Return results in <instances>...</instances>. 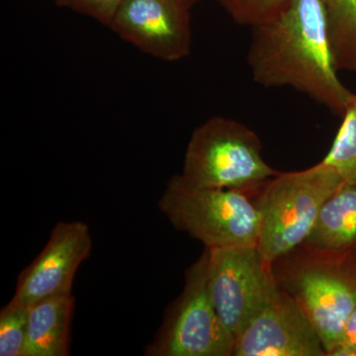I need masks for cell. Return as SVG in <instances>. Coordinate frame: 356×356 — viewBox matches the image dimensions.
I'll list each match as a JSON object with an SVG mask.
<instances>
[{
  "label": "cell",
  "mask_w": 356,
  "mask_h": 356,
  "mask_svg": "<svg viewBox=\"0 0 356 356\" xmlns=\"http://www.w3.org/2000/svg\"><path fill=\"white\" fill-rule=\"evenodd\" d=\"M248 63L259 86H289L339 116L356 96L337 74L321 0H290L273 20L252 28Z\"/></svg>",
  "instance_id": "1"
},
{
  "label": "cell",
  "mask_w": 356,
  "mask_h": 356,
  "mask_svg": "<svg viewBox=\"0 0 356 356\" xmlns=\"http://www.w3.org/2000/svg\"><path fill=\"white\" fill-rule=\"evenodd\" d=\"M271 264L278 286L305 313L329 356L356 309V247L325 252L300 245Z\"/></svg>",
  "instance_id": "2"
},
{
  "label": "cell",
  "mask_w": 356,
  "mask_h": 356,
  "mask_svg": "<svg viewBox=\"0 0 356 356\" xmlns=\"http://www.w3.org/2000/svg\"><path fill=\"white\" fill-rule=\"evenodd\" d=\"M343 184L322 161L301 172H278L254 192L261 213L257 248L269 262L303 245L323 204Z\"/></svg>",
  "instance_id": "3"
},
{
  "label": "cell",
  "mask_w": 356,
  "mask_h": 356,
  "mask_svg": "<svg viewBox=\"0 0 356 356\" xmlns=\"http://www.w3.org/2000/svg\"><path fill=\"white\" fill-rule=\"evenodd\" d=\"M252 192L209 188L170 178L159 200L161 212L178 231L207 248L257 245L261 213Z\"/></svg>",
  "instance_id": "4"
},
{
  "label": "cell",
  "mask_w": 356,
  "mask_h": 356,
  "mask_svg": "<svg viewBox=\"0 0 356 356\" xmlns=\"http://www.w3.org/2000/svg\"><path fill=\"white\" fill-rule=\"evenodd\" d=\"M261 149V140L247 126L212 117L192 134L182 177L195 186L254 192L278 173L262 158Z\"/></svg>",
  "instance_id": "5"
},
{
  "label": "cell",
  "mask_w": 356,
  "mask_h": 356,
  "mask_svg": "<svg viewBox=\"0 0 356 356\" xmlns=\"http://www.w3.org/2000/svg\"><path fill=\"white\" fill-rule=\"evenodd\" d=\"M209 250L185 273L184 288L170 306L147 356H231L235 337L222 324L207 288Z\"/></svg>",
  "instance_id": "6"
},
{
  "label": "cell",
  "mask_w": 356,
  "mask_h": 356,
  "mask_svg": "<svg viewBox=\"0 0 356 356\" xmlns=\"http://www.w3.org/2000/svg\"><path fill=\"white\" fill-rule=\"evenodd\" d=\"M208 250V293L236 339L277 288L273 264L257 245Z\"/></svg>",
  "instance_id": "7"
},
{
  "label": "cell",
  "mask_w": 356,
  "mask_h": 356,
  "mask_svg": "<svg viewBox=\"0 0 356 356\" xmlns=\"http://www.w3.org/2000/svg\"><path fill=\"white\" fill-rule=\"evenodd\" d=\"M184 0H124L110 29L140 51L165 62L191 54V9Z\"/></svg>",
  "instance_id": "8"
},
{
  "label": "cell",
  "mask_w": 356,
  "mask_h": 356,
  "mask_svg": "<svg viewBox=\"0 0 356 356\" xmlns=\"http://www.w3.org/2000/svg\"><path fill=\"white\" fill-rule=\"evenodd\" d=\"M233 356H327L305 313L277 288L235 339Z\"/></svg>",
  "instance_id": "9"
},
{
  "label": "cell",
  "mask_w": 356,
  "mask_h": 356,
  "mask_svg": "<svg viewBox=\"0 0 356 356\" xmlns=\"http://www.w3.org/2000/svg\"><path fill=\"white\" fill-rule=\"evenodd\" d=\"M92 238L83 222H60L43 250L18 278L10 305L29 308L44 299L70 294L79 266L90 254Z\"/></svg>",
  "instance_id": "10"
},
{
  "label": "cell",
  "mask_w": 356,
  "mask_h": 356,
  "mask_svg": "<svg viewBox=\"0 0 356 356\" xmlns=\"http://www.w3.org/2000/svg\"><path fill=\"white\" fill-rule=\"evenodd\" d=\"M74 306V299L70 293L29 307L23 356L69 355L70 323Z\"/></svg>",
  "instance_id": "11"
},
{
  "label": "cell",
  "mask_w": 356,
  "mask_h": 356,
  "mask_svg": "<svg viewBox=\"0 0 356 356\" xmlns=\"http://www.w3.org/2000/svg\"><path fill=\"white\" fill-rule=\"evenodd\" d=\"M301 245L325 252L356 247V184H343L327 199Z\"/></svg>",
  "instance_id": "12"
},
{
  "label": "cell",
  "mask_w": 356,
  "mask_h": 356,
  "mask_svg": "<svg viewBox=\"0 0 356 356\" xmlns=\"http://www.w3.org/2000/svg\"><path fill=\"white\" fill-rule=\"evenodd\" d=\"M337 70L356 72V0H321Z\"/></svg>",
  "instance_id": "13"
},
{
  "label": "cell",
  "mask_w": 356,
  "mask_h": 356,
  "mask_svg": "<svg viewBox=\"0 0 356 356\" xmlns=\"http://www.w3.org/2000/svg\"><path fill=\"white\" fill-rule=\"evenodd\" d=\"M322 163L334 170L343 184H356V96L343 115L331 151Z\"/></svg>",
  "instance_id": "14"
},
{
  "label": "cell",
  "mask_w": 356,
  "mask_h": 356,
  "mask_svg": "<svg viewBox=\"0 0 356 356\" xmlns=\"http://www.w3.org/2000/svg\"><path fill=\"white\" fill-rule=\"evenodd\" d=\"M222 8L238 24H264L275 18L287 6L290 0H218Z\"/></svg>",
  "instance_id": "15"
},
{
  "label": "cell",
  "mask_w": 356,
  "mask_h": 356,
  "mask_svg": "<svg viewBox=\"0 0 356 356\" xmlns=\"http://www.w3.org/2000/svg\"><path fill=\"white\" fill-rule=\"evenodd\" d=\"M29 308L7 304L0 312V355L23 356Z\"/></svg>",
  "instance_id": "16"
},
{
  "label": "cell",
  "mask_w": 356,
  "mask_h": 356,
  "mask_svg": "<svg viewBox=\"0 0 356 356\" xmlns=\"http://www.w3.org/2000/svg\"><path fill=\"white\" fill-rule=\"evenodd\" d=\"M124 0H55L57 6L67 7L77 13L88 16L110 28Z\"/></svg>",
  "instance_id": "17"
},
{
  "label": "cell",
  "mask_w": 356,
  "mask_h": 356,
  "mask_svg": "<svg viewBox=\"0 0 356 356\" xmlns=\"http://www.w3.org/2000/svg\"><path fill=\"white\" fill-rule=\"evenodd\" d=\"M329 356H356V309L344 325L341 341Z\"/></svg>",
  "instance_id": "18"
},
{
  "label": "cell",
  "mask_w": 356,
  "mask_h": 356,
  "mask_svg": "<svg viewBox=\"0 0 356 356\" xmlns=\"http://www.w3.org/2000/svg\"><path fill=\"white\" fill-rule=\"evenodd\" d=\"M185 2H186L187 4H188L189 6H195L197 2L201 1V0H184Z\"/></svg>",
  "instance_id": "19"
}]
</instances>
